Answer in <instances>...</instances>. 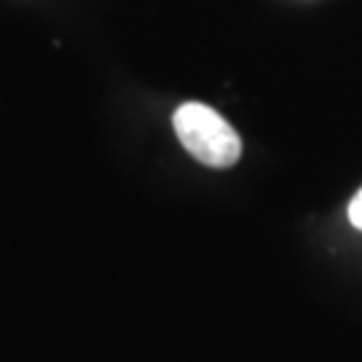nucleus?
I'll return each mask as SVG.
<instances>
[{"label": "nucleus", "instance_id": "1", "mask_svg": "<svg viewBox=\"0 0 362 362\" xmlns=\"http://www.w3.org/2000/svg\"><path fill=\"white\" fill-rule=\"evenodd\" d=\"M177 140L196 161L212 169H228L242 156V140L233 127L209 105L185 103L172 116Z\"/></svg>", "mask_w": 362, "mask_h": 362}, {"label": "nucleus", "instance_id": "2", "mask_svg": "<svg viewBox=\"0 0 362 362\" xmlns=\"http://www.w3.org/2000/svg\"><path fill=\"white\" fill-rule=\"evenodd\" d=\"M349 220H351V226H354V228H360V231H362V191L354 196V199H351Z\"/></svg>", "mask_w": 362, "mask_h": 362}]
</instances>
